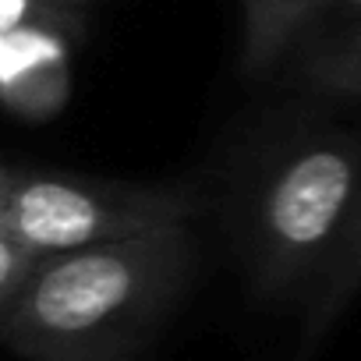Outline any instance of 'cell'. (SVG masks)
<instances>
[{"mask_svg": "<svg viewBox=\"0 0 361 361\" xmlns=\"http://www.w3.org/2000/svg\"><path fill=\"white\" fill-rule=\"evenodd\" d=\"M192 224L47 255L32 283L0 312L22 361H135L195 269Z\"/></svg>", "mask_w": 361, "mask_h": 361, "instance_id": "6da1fadb", "label": "cell"}, {"mask_svg": "<svg viewBox=\"0 0 361 361\" xmlns=\"http://www.w3.org/2000/svg\"><path fill=\"white\" fill-rule=\"evenodd\" d=\"M361 202V131H305L248 180L238 241L259 298H290L326 280Z\"/></svg>", "mask_w": 361, "mask_h": 361, "instance_id": "7a4b0ae2", "label": "cell"}, {"mask_svg": "<svg viewBox=\"0 0 361 361\" xmlns=\"http://www.w3.org/2000/svg\"><path fill=\"white\" fill-rule=\"evenodd\" d=\"M202 195L188 185H135L8 163L0 173V234L39 255H64L192 224Z\"/></svg>", "mask_w": 361, "mask_h": 361, "instance_id": "3957f363", "label": "cell"}, {"mask_svg": "<svg viewBox=\"0 0 361 361\" xmlns=\"http://www.w3.org/2000/svg\"><path fill=\"white\" fill-rule=\"evenodd\" d=\"M89 0H0V99L29 124L68 106Z\"/></svg>", "mask_w": 361, "mask_h": 361, "instance_id": "277c9868", "label": "cell"}, {"mask_svg": "<svg viewBox=\"0 0 361 361\" xmlns=\"http://www.w3.org/2000/svg\"><path fill=\"white\" fill-rule=\"evenodd\" d=\"M322 0H241V75L266 78L294 57Z\"/></svg>", "mask_w": 361, "mask_h": 361, "instance_id": "5b68a950", "label": "cell"}, {"mask_svg": "<svg viewBox=\"0 0 361 361\" xmlns=\"http://www.w3.org/2000/svg\"><path fill=\"white\" fill-rule=\"evenodd\" d=\"M354 50H361V0H322L294 50V75L305 85Z\"/></svg>", "mask_w": 361, "mask_h": 361, "instance_id": "8992f818", "label": "cell"}, {"mask_svg": "<svg viewBox=\"0 0 361 361\" xmlns=\"http://www.w3.org/2000/svg\"><path fill=\"white\" fill-rule=\"evenodd\" d=\"M361 290V202L354 213V224L347 231V241L329 269V276L319 283L312 308H308V322H305V347L319 343L322 333L333 326V319L350 305V298Z\"/></svg>", "mask_w": 361, "mask_h": 361, "instance_id": "52a82bcc", "label": "cell"}, {"mask_svg": "<svg viewBox=\"0 0 361 361\" xmlns=\"http://www.w3.org/2000/svg\"><path fill=\"white\" fill-rule=\"evenodd\" d=\"M47 255L32 252L29 245H22L11 234H0V312L8 305H15L22 298V290L32 283V276L39 273Z\"/></svg>", "mask_w": 361, "mask_h": 361, "instance_id": "ba28073f", "label": "cell"}, {"mask_svg": "<svg viewBox=\"0 0 361 361\" xmlns=\"http://www.w3.org/2000/svg\"><path fill=\"white\" fill-rule=\"evenodd\" d=\"M305 89L319 96H361V50L347 54L343 61H336L312 82H305Z\"/></svg>", "mask_w": 361, "mask_h": 361, "instance_id": "9c48e42d", "label": "cell"}]
</instances>
